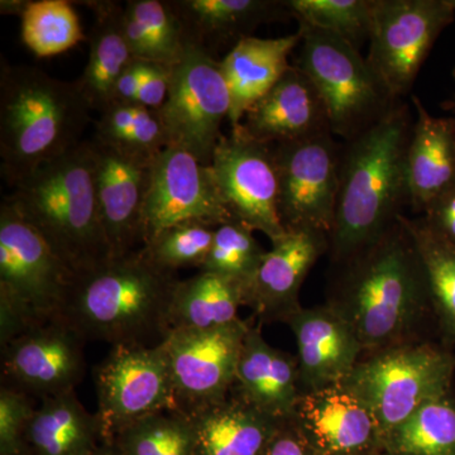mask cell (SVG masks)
I'll return each instance as SVG.
<instances>
[{
    "label": "cell",
    "instance_id": "obj_42",
    "mask_svg": "<svg viewBox=\"0 0 455 455\" xmlns=\"http://www.w3.org/2000/svg\"><path fill=\"white\" fill-rule=\"evenodd\" d=\"M263 455H316L296 427L292 419L284 420L278 427Z\"/></svg>",
    "mask_w": 455,
    "mask_h": 455
},
{
    "label": "cell",
    "instance_id": "obj_23",
    "mask_svg": "<svg viewBox=\"0 0 455 455\" xmlns=\"http://www.w3.org/2000/svg\"><path fill=\"white\" fill-rule=\"evenodd\" d=\"M175 12L185 41L217 55L252 37L259 26L292 16L281 0H167Z\"/></svg>",
    "mask_w": 455,
    "mask_h": 455
},
{
    "label": "cell",
    "instance_id": "obj_31",
    "mask_svg": "<svg viewBox=\"0 0 455 455\" xmlns=\"http://www.w3.org/2000/svg\"><path fill=\"white\" fill-rule=\"evenodd\" d=\"M423 260L439 341L455 349V245L436 235L423 218L403 215Z\"/></svg>",
    "mask_w": 455,
    "mask_h": 455
},
{
    "label": "cell",
    "instance_id": "obj_37",
    "mask_svg": "<svg viewBox=\"0 0 455 455\" xmlns=\"http://www.w3.org/2000/svg\"><path fill=\"white\" fill-rule=\"evenodd\" d=\"M299 23L339 36L361 49L370 40L374 0H287Z\"/></svg>",
    "mask_w": 455,
    "mask_h": 455
},
{
    "label": "cell",
    "instance_id": "obj_45",
    "mask_svg": "<svg viewBox=\"0 0 455 455\" xmlns=\"http://www.w3.org/2000/svg\"><path fill=\"white\" fill-rule=\"evenodd\" d=\"M92 455H122L113 444H103Z\"/></svg>",
    "mask_w": 455,
    "mask_h": 455
},
{
    "label": "cell",
    "instance_id": "obj_28",
    "mask_svg": "<svg viewBox=\"0 0 455 455\" xmlns=\"http://www.w3.org/2000/svg\"><path fill=\"white\" fill-rule=\"evenodd\" d=\"M94 13V22L86 40L89 59L76 80L80 92L92 110L103 112L114 101V89L123 71L134 61L124 28V5L121 3L85 2Z\"/></svg>",
    "mask_w": 455,
    "mask_h": 455
},
{
    "label": "cell",
    "instance_id": "obj_15",
    "mask_svg": "<svg viewBox=\"0 0 455 455\" xmlns=\"http://www.w3.org/2000/svg\"><path fill=\"white\" fill-rule=\"evenodd\" d=\"M85 343L62 317L29 328L2 346L3 386L40 401L76 390Z\"/></svg>",
    "mask_w": 455,
    "mask_h": 455
},
{
    "label": "cell",
    "instance_id": "obj_44",
    "mask_svg": "<svg viewBox=\"0 0 455 455\" xmlns=\"http://www.w3.org/2000/svg\"><path fill=\"white\" fill-rule=\"evenodd\" d=\"M29 0H2L0 9L2 14H13V16H22L23 12L28 5Z\"/></svg>",
    "mask_w": 455,
    "mask_h": 455
},
{
    "label": "cell",
    "instance_id": "obj_10",
    "mask_svg": "<svg viewBox=\"0 0 455 455\" xmlns=\"http://www.w3.org/2000/svg\"><path fill=\"white\" fill-rule=\"evenodd\" d=\"M230 104L220 61L188 44L182 59L171 68L169 95L158 110L169 147L184 149L211 166Z\"/></svg>",
    "mask_w": 455,
    "mask_h": 455
},
{
    "label": "cell",
    "instance_id": "obj_1",
    "mask_svg": "<svg viewBox=\"0 0 455 455\" xmlns=\"http://www.w3.org/2000/svg\"><path fill=\"white\" fill-rule=\"evenodd\" d=\"M335 268L325 304L348 323L364 353L439 339L423 260L403 215Z\"/></svg>",
    "mask_w": 455,
    "mask_h": 455
},
{
    "label": "cell",
    "instance_id": "obj_33",
    "mask_svg": "<svg viewBox=\"0 0 455 455\" xmlns=\"http://www.w3.org/2000/svg\"><path fill=\"white\" fill-rule=\"evenodd\" d=\"M92 139L148 158L169 147L160 112L140 103L113 101L100 113Z\"/></svg>",
    "mask_w": 455,
    "mask_h": 455
},
{
    "label": "cell",
    "instance_id": "obj_19",
    "mask_svg": "<svg viewBox=\"0 0 455 455\" xmlns=\"http://www.w3.org/2000/svg\"><path fill=\"white\" fill-rule=\"evenodd\" d=\"M329 251V236L316 230L286 232L266 252L252 283L244 292V307L259 323H284L301 307L305 278Z\"/></svg>",
    "mask_w": 455,
    "mask_h": 455
},
{
    "label": "cell",
    "instance_id": "obj_25",
    "mask_svg": "<svg viewBox=\"0 0 455 455\" xmlns=\"http://www.w3.org/2000/svg\"><path fill=\"white\" fill-rule=\"evenodd\" d=\"M188 416L193 424L196 455H263L284 421L259 411L232 392Z\"/></svg>",
    "mask_w": 455,
    "mask_h": 455
},
{
    "label": "cell",
    "instance_id": "obj_12",
    "mask_svg": "<svg viewBox=\"0 0 455 455\" xmlns=\"http://www.w3.org/2000/svg\"><path fill=\"white\" fill-rule=\"evenodd\" d=\"M94 382L106 444L146 416L178 410L163 344L112 347L94 368Z\"/></svg>",
    "mask_w": 455,
    "mask_h": 455
},
{
    "label": "cell",
    "instance_id": "obj_38",
    "mask_svg": "<svg viewBox=\"0 0 455 455\" xmlns=\"http://www.w3.org/2000/svg\"><path fill=\"white\" fill-rule=\"evenodd\" d=\"M204 221H184L161 230L143 244V252L161 268L175 272L178 269H200L211 252L215 228Z\"/></svg>",
    "mask_w": 455,
    "mask_h": 455
},
{
    "label": "cell",
    "instance_id": "obj_46",
    "mask_svg": "<svg viewBox=\"0 0 455 455\" xmlns=\"http://www.w3.org/2000/svg\"><path fill=\"white\" fill-rule=\"evenodd\" d=\"M444 108L447 110H451V112L454 113L455 116V97L451 99V100H449L448 103L444 104ZM455 118V116H454Z\"/></svg>",
    "mask_w": 455,
    "mask_h": 455
},
{
    "label": "cell",
    "instance_id": "obj_6",
    "mask_svg": "<svg viewBox=\"0 0 455 455\" xmlns=\"http://www.w3.org/2000/svg\"><path fill=\"white\" fill-rule=\"evenodd\" d=\"M75 275L7 197L0 205V344L61 315Z\"/></svg>",
    "mask_w": 455,
    "mask_h": 455
},
{
    "label": "cell",
    "instance_id": "obj_26",
    "mask_svg": "<svg viewBox=\"0 0 455 455\" xmlns=\"http://www.w3.org/2000/svg\"><path fill=\"white\" fill-rule=\"evenodd\" d=\"M301 31L280 38L247 37L220 61L230 92V128L241 124L244 114L291 68L289 56L300 44Z\"/></svg>",
    "mask_w": 455,
    "mask_h": 455
},
{
    "label": "cell",
    "instance_id": "obj_27",
    "mask_svg": "<svg viewBox=\"0 0 455 455\" xmlns=\"http://www.w3.org/2000/svg\"><path fill=\"white\" fill-rule=\"evenodd\" d=\"M103 444L97 412L90 414L76 390L41 400L27 427L28 455H92Z\"/></svg>",
    "mask_w": 455,
    "mask_h": 455
},
{
    "label": "cell",
    "instance_id": "obj_36",
    "mask_svg": "<svg viewBox=\"0 0 455 455\" xmlns=\"http://www.w3.org/2000/svg\"><path fill=\"white\" fill-rule=\"evenodd\" d=\"M266 251L254 236V230L235 220L215 228L211 252L199 271L211 272L232 281L247 291Z\"/></svg>",
    "mask_w": 455,
    "mask_h": 455
},
{
    "label": "cell",
    "instance_id": "obj_24",
    "mask_svg": "<svg viewBox=\"0 0 455 455\" xmlns=\"http://www.w3.org/2000/svg\"><path fill=\"white\" fill-rule=\"evenodd\" d=\"M412 106L416 114L406 164L409 206L423 214L455 181V118L431 116L415 95Z\"/></svg>",
    "mask_w": 455,
    "mask_h": 455
},
{
    "label": "cell",
    "instance_id": "obj_17",
    "mask_svg": "<svg viewBox=\"0 0 455 455\" xmlns=\"http://www.w3.org/2000/svg\"><path fill=\"white\" fill-rule=\"evenodd\" d=\"M90 140L101 223L112 259H118L143 245V212L154 158Z\"/></svg>",
    "mask_w": 455,
    "mask_h": 455
},
{
    "label": "cell",
    "instance_id": "obj_41",
    "mask_svg": "<svg viewBox=\"0 0 455 455\" xmlns=\"http://www.w3.org/2000/svg\"><path fill=\"white\" fill-rule=\"evenodd\" d=\"M170 76L169 66L148 62L145 80L140 90L139 103L151 109L160 110L169 95Z\"/></svg>",
    "mask_w": 455,
    "mask_h": 455
},
{
    "label": "cell",
    "instance_id": "obj_32",
    "mask_svg": "<svg viewBox=\"0 0 455 455\" xmlns=\"http://www.w3.org/2000/svg\"><path fill=\"white\" fill-rule=\"evenodd\" d=\"M383 455H455L454 390L383 435Z\"/></svg>",
    "mask_w": 455,
    "mask_h": 455
},
{
    "label": "cell",
    "instance_id": "obj_4",
    "mask_svg": "<svg viewBox=\"0 0 455 455\" xmlns=\"http://www.w3.org/2000/svg\"><path fill=\"white\" fill-rule=\"evenodd\" d=\"M76 82L31 65L0 66V171L12 188L83 142L92 112Z\"/></svg>",
    "mask_w": 455,
    "mask_h": 455
},
{
    "label": "cell",
    "instance_id": "obj_34",
    "mask_svg": "<svg viewBox=\"0 0 455 455\" xmlns=\"http://www.w3.org/2000/svg\"><path fill=\"white\" fill-rule=\"evenodd\" d=\"M20 38L36 56L52 57L74 49L85 40L73 3L68 0H36L20 16Z\"/></svg>",
    "mask_w": 455,
    "mask_h": 455
},
{
    "label": "cell",
    "instance_id": "obj_39",
    "mask_svg": "<svg viewBox=\"0 0 455 455\" xmlns=\"http://www.w3.org/2000/svg\"><path fill=\"white\" fill-rule=\"evenodd\" d=\"M35 398L2 386L0 390V455H28L26 431Z\"/></svg>",
    "mask_w": 455,
    "mask_h": 455
},
{
    "label": "cell",
    "instance_id": "obj_13",
    "mask_svg": "<svg viewBox=\"0 0 455 455\" xmlns=\"http://www.w3.org/2000/svg\"><path fill=\"white\" fill-rule=\"evenodd\" d=\"M215 184L233 220L276 242L286 233L278 214L274 145L248 136L241 125L223 134L212 160Z\"/></svg>",
    "mask_w": 455,
    "mask_h": 455
},
{
    "label": "cell",
    "instance_id": "obj_30",
    "mask_svg": "<svg viewBox=\"0 0 455 455\" xmlns=\"http://www.w3.org/2000/svg\"><path fill=\"white\" fill-rule=\"evenodd\" d=\"M123 28L132 55L140 61L172 68L187 51L181 23L167 0H130Z\"/></svg>",
    "mask_w": 455,
    "mask_h": 455
},
{
    "label": "cell",
    "instance_id": "obj_9",
    "mask_svg": "<svg viewBox=\"0 0 455 455\" xmlns=\"http://www.w3.org/2000/svg\"><path fill=\"white\" fill-rule=\"evenodd\" d=\"M454 18L448 0H374L367 61L394 100L411 92L425 60Z\"/></svg>",
    "mask_w": 455,
    "mask_h": 455
},
{
    "label": "cell",
    "instance_id": "obj_22",
    "mask_svg": "<svg viewBox=\"0 0 455 455\" xmlns=\"http://www.w3.org/2000/svg\"><path fill=\"white\" fill-rule=\"evenodd\" d=\"M230 392L265 414L289 420L301 396L298 357L268 344L260 323L250 325Z\"/></svg>",
    "mask_w": 455,
    "mask_h": 455
},
{
    "label": "cell",
    "instance_id": "obj_21",
    "mask_svg": "<svg viewBox=\"0 0 455 455\" xmlns=\"http://www.w3.org/2000/svg\"><path fill=\"white\" fill-rule=\"evenodd\" d=\"M239 125L267 145L331 131L324 101L310 77L295 65L247 110Z\"/></svg>",
    "mask_w": 455,
    "mask_h": 455
},
{
    "label": "cell",
    "instance_id": "obj_16",
    "mask_svg": "<svg viewBox=\"0 0 455 455\" xmlns=\"http://www.w3.org/2000/svg\"><path fill=\"white\" fill-rule=\"evenodd\" d=\"M230 220L211 166L176 147L156 156L143 212V244L161 230L184 221L220 226Z\"/></svg>",
    "mask_w": 455,
    "mask_h": 455
},
{
    "label": "cell",
    "instance_id": "obj_40",
    "mask_svg": "<svg viewBox=\"0 0 455 455\" xmlns=\"http://www.w3.org/2000/svg\"><path fill=\"white\" fill-rule=\"evenodd\" d=\"M423 220L436 235L455 245V181L427 205Z\"/></svg>",
    "mask_w": 455,
    "mask_h": 455
},
{
    "label": "cell",
    "instance_id": "obj_20",
    "mask_svg": "<svg viewBox=\"0 0 455 455\" xmlns=\"http://www.w3.org/2000/svg\"><path fill=\"white\" fill-rule=\"evenodd\" d=\"M284 324L295 337L301 394L343 382L363 355L357 335L329 305L301 307Z\"/></svg>",
    "mask_w": 455,
    "mask_h": 455
},
{
    "label": "cell",
    "instance_id": "obj_8",
    "mask_svg": "<svg viewBox=\"0 0 455 455\" xmlns=\"http://www.w3.org/2000/svg\"><path fill=\"white\" fill-rule=\"evenodd\" d=\"M304 71L319 92L335 137L353 139L382 118L396 103L373 73L367 57L334 33L300 23Z\"/></svg>",
    "mask_w": 455,
    "mask_h": 455
},
{
    "label": "cell",
    "instance_id": "obj_3",
    "mask_svg": "<svg viewBox=\"0 0 455 455\" xmlns=\"http://www.w3.org/2000/svg\"><path fill=\"white\" fill-rule=\"evenodd\" d=\"M179 281L140 248L75 278L60 317L85 341L157 347L171 333V301Z\"/></svg>",
    "mask_w": 455,
    "mask_h": 455
},
{
    "label": "cell",
    "instance_id": "obj_14",
    "mask_svg": "<svg viewBox=\"0 0 455 455\" xmlns=\"http://www.w3.org/2000/svg\"><path fill=\"white\" fill-rule=\"evenodd\" d=\"M250 325L239 319L206 331H171L163 347L179 411L193 415L230 394Z\"/></svg>",
    "mask_w": 455,
    "mask_h": 455
},
{
    "label": "cell",
    "instance_id": "obj_48",
    "mask_svg": "<svg viewBox=\"0 0 455 455\" xmlns=\"http://www.w3.org/2000/svg\"><path fill=\"white\" fill-rule=\"evenodd\" d=\"M453 77H454V80H455V68H454V70H453Z\"/></svg>",
    "mask_w": 455,
    "mask_h": 455
},
{
    "label": "cell",
    "instance_id": "obj_2",
    "mask_svg": "<svg viewBox=\"0 0 455 455\" xmlns=\"http://www.w3.org/2000/svg\"><path fill=\"white\" fill-rule=\"evenodd\" d=\"M415 116L397 100L379 121L341 145L339 193L329 259L338 266L387 232L410 205L407 149Z\"/></svg>",
    "mask_w": 455,
    "mask_h": 455
},
{
    "label": "cell",
    "instance_id": "obj_29",
    "mask_svg": "<svg viewBox=\"0 0 455 455\" xmlns=\"http://www.w3.org/2000/svg\"><path fill=\"white\" fill-rule=\"evenodd\" d=\"M244 307L241 287L227 278L199 271L196 276L180 280L170 307V328H220L238 322L239 307Z\"/></svg>",
    "mask_w": 455,
    "mask_h": 455
},
{
    "label": "cell",
    "instance_id": "obj_43",
    "mask_svg": "<svg viewBox=\"0 0 455 455\" xmlns=\"http://www.w3.org/2000/svg\"><path fill=\"white\" fill-rule=\"evenodd\" d=\"M148 62L134 60L119 76L114 89V101L139 103V94L145 80Z\"/></svg>",
    "mask_w": 455,
    "mask_h": 455
},
{
    "label": "cell",
    "instance_id": "obj_7",
    "mask_svg": "<svg viewBox=\"0 0 455 455\" xmlns=\"http://www.w3.org/2000/svg\"><path fill=\"white\" fill-rule=\"evenodd\" d=\"M455 349L439 340L363 353L343 385L368 407L382 436L453 391Z\"/></svg>",
    "mask_w": 455,
    "mask_h": 455
},
{
    "label": "cell",
    "instance_id": "obj_11",
    "mask_svg": "<svg viewBox=\"0 0 455 455\" xmlns=\"http://www.w3.org/2000/svg\"><path fill=\"white\" fill-rule=\"evenodd\" d=\"M274 148L283 229L331 235L339 193L341 145L325 131Z\"/></svg>",
    "mask_w": 455,
    "mask_h": 455
},
{
    "label": "cell",
    "instance_id": "obj_35",
    "mask_svg": "<svg viewBox=\"0 0 455 455\" xmlns=\"http://www.w3.org/2000/svg\"><path fill=\"white\" fill-rule=\"evenodd\" d=\"M122 455H196L190 418L164 410L119 431L110 443Z\"/></svg>",
    "mask_w": 455,
    "mask_h": 455
},
{
    "label": "cell",
    "instance_id": "obj_47",
    "mask_svg": "<svg viewBox=\"0 0 455 455\" xmlns=\"http://www.w3.org/2000/svg\"><path fill=\"white\" fill-rule=\"evenodd\" d=\"M448 3H449V4L451 5V7H453V9L455 11V0H448Z\"/></svg>",
    "mask_w": 455,
    "mask_h": 455
},
{
    "label": "cell",
    "instance_id": "obj_5",
    "mask_svg": "<svg viewBox=\"0 0 455 455\" xmlns=\"http://www.w3.org/2000/svg\"><path fill=\"white\" fill-rule=\"evenodd\" d=\"M5 197L75 277L112 259L99 211L92 140L42 164Z\"/></svg>",
    "mask_w": 455,
    "mask_h": 455
},
{
    "label": "cell",
    "instance_id": "obj_18",
    "mask_svg": "<svg viewBox=\"0 0 455 455\" xmlns=\"http://www.w3.org/2000/svg\"><path fill=\"white\" fill-rule=\"evenodd\" d=\"M291 419L316 455H383L376 419L343 383L301 394Z\"/></svg>",
    "mask_w": 455,
    "mask_h": 455
}]
</instances>
